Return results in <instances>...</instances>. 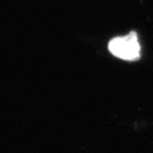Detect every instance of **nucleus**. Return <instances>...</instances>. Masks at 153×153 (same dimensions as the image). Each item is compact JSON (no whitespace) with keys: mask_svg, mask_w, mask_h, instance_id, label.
Returning <instances> with one entry per match:
<instances>
[{"mask_svg":"<svg viewBox=\"0 0 153 153\" xmlns=\"http://www.w3.org/2000/svg\"><path fill=\"white\" fill-rule=\"evenodd\" d=\"M108 49L112 55L123 60H134L140 55V46L134 32L124 37L113 38L109 43Z\"/></svg>","mask_w":153,"mask_h":153,"instance_id":"1","label":"nucleus"}]
</instances>
